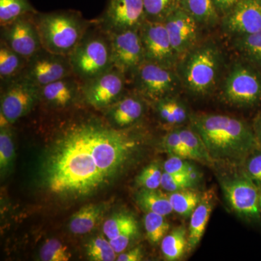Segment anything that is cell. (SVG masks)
<instances>
[{
  "mask_svg": "<svg viewBox=\"0 0 261 261\" xmlns=\"http://www.w3.org/2000/svg\"><path fill=\"white\" fill-rule=\"evenodd\" d=\"M108 181L89 148L84 123L67 130L46 164L44 183L49 191L60 195H89Z\"/></svg>",
  "mask_w": 261,
  "mask_h": 261,
  "instance_id": "1",
  "label": "cell"
},
{
  "mask_svg": "<svg viewBox=\"0 0 261 261\" xmlns=\"http://www.w3.org/2000/svg\"><path fill=\"white\" fill-rule=\"evenodd\" d=\"M190 126L200 136L214 163L241 166L254 149L259 147L252 126L228 115H191Z\"/></svg>",
  "mask_w": 261,
  "mask_h": 261,
  "instance_id": "2",
  "label": "cell"
},
{
  "mask_svg": "<svg viewBox=\"0 0 261 261\" xmlns=\"http://www.w3.org/2000/svg\"><path fill=\"white\" fill-rule=\"evenodd\" d=\"M224 53L212 42L197 43L179 58L176 71L181 87L194 97L208 96L221 84L224 75Z\"/></svg>",
  "mask_w": 261,
  "mask_h": 261,
  "instance_id": "3",
  "label": "cell"
},
{
  "mask_svg": "<svg viewBox=\"0 0 261 261\" xmlns=\"http://www.w3.org/2000/svg\"><path fill=\"white\" fill-rule=\"evenodd\" d=\"M43 49L68 56L84 37L92 21L73 10L33 15Z\"/></svg>",
  "mask_w": 261,
  "mask_h": 261,
  "instance_id": "4",
  "label": "cell"
},
{
  "mask_svg": "<svg viewBox=\"0 0 261 261\" xmlns=\"http://www.w3.org/2000/svg\"><path fill=\"white\" fill-rule=\"evenodd\" d=\"M73 74L86 82L113 68L109 34L92 21L84 37L69 56Z\"/></svg>",
  "mask_w": 261,
  "mask_h": 261,
  "instance_id": "5",
  "label": "cell"
},
{
  "mask_svg": "<svg viewBox=\"0 0 261 261\" xmlns=\"http://www.w3.org/2000/svg\"><path fill=\"white\" fill-rule=\"evenodd\" d=\"M221 83L223 102L237 108L261 104V70L245 61L234 62Z\"/></svg>",
  "mask_w": 261,
  "mask_h": 261,
  "instance_id": "6",
  "label": "cell"
},
{
  "mask_svg": "<svg viewBox=\"0 0 261 261\" xmlns=\"http://www.w3.org/2000/svg\"><path fill=\"white\" fill-rule=\"evenodd\" d=\"M221 190L231 210L248 222H260V190L243 170L220 176Z\"/></svg>",
  "mask_w": 261,
  "mask_h": 261,
  "instance_id": "7",
  "label": "cell"
},
{
  "mask_svg": "<svg viewBox=\"0 0 261 261\" xmlns=\"http://www.w3.org/2000/svg\"><path fill=\"white\" fill-rule=\"evenodd\" d=\"M132 77L139 93L154 101L173 95L181 87L176 69L152 62L144 61Z\"/></svg>",
  "mask_w": 261,
  "mask_h": 261,
  "instance_id": "8",
  "label": "cell"
},
{
  "mask_svg": "<svg viewBox=\"0 0 261 261\" xmlns=\"http://www.w3.org/2000/svg\"><path fill=\"white\" fill-rule=\"evenodd\" d=\"M1 95V118L14 123L32 111L40 99V87L23 75L3 82Z\"/></svg>",
  "mask_w": 261,
  "mask_h": 261,
  "instance_id": "9",
  "label": "cell"
},
{
  "mask_svg": "<svg viewBox=\"0 0 261 261\" xmlns=\"http://www.w3.org/2000/svg\"><path fill=\"white\" fill-rule=\"evenodd\" d=\"M97 21L108 33L139 30L146 21L143 0H108Z\"/></svg>",
  "mask_w": 261,
  "mask_h": 261,
  "instance_id": "10",
  "label": "cell"
},
{
  "mask_svg": "<svg viewBox=\"0 0 261 261\" xmlns=\"http://www.w3.org/2000/svg\"><path fill=\"white\" fill-rule=\"evenodd\" d=\"M39 87L74 75L68 56L41 49L28 59L23 73Z\"/></svg>",
  "mask_w": 261,
  "mask_h": 261,
  "instance_id": "11",
  "label": "cell"
},
{
  "mask_svg": "<svg viewBox=\"0 0 261 261\" xmlns=\"http://www.w3.org/2000/svg\"><path fill=\"white\" fill-rule=\"evenodd\" d=\"M140 34L146 61L176 69L179 58L163 22L146 20L140 27Z\"/></svg>",
  "mask_w": 261,
  "mask_h": 261,
  "instance_id": "12",
  "label": "cell"
},
{
  "mask_svg": "<svg viewBox=\"0 0 261 261\" xmlns=\"http://www.w3.org/2000/svg\"><path fill=\"white\" fill-rule=\"evenodd\" d=\"M108 34L111 39L113 67L126 76H132L145 61L140 29Z\"/></svg>",
  "mask_w": 261,
  "mask_h": 261,
  "instance_id": "13",
  "label": "cell"
},
{
  "mask_svg": "<svg viewBox=\"0 0 261 261\" xmlns=\"http://www.w3.org/2000/svg\"><path fill=\"white\" fill-rule=\"evenodd\" d=\"M126 75L116 68L92 80L82 82V93L94 108L108 107L119 99L124 91Z\"/></svg>",
  "mask_w": 261,
  "mask_h": 261,
  "instance_id": "14",
  "label": "cell"
},
{
  "mask_svg": "<svg viewBox=\"0 0 261 261\" xmlns=\"http://www.w3.org/2000/svg\"><path fill=\"white\" fill-rule=\"evenodd\" d=\"M34 14L24 15L1 27V40L27 59L42 49L39 33L33 19Z\"/></svg>",
  "mask_w": 261,
  "mask_h": 261,
  "instance_id": "15",
  "label": "cell"
},
{
  "mask_svg": "<svg viewBox=\"0 0 261 261\" xmlns=\"http://www.w3.org/2000/svg\"><path fill=\"white\" fill-rule=\"evenodd\" d=\"M225 34L232 38L253 34L261 29V0H242L221 18Z\"/></svg>",
  "mask_w": 261,
  "mask_h": 261,
  "instance_id": "16",
  "label": "cell"
},
{
  "mask_svg": "<svg viewBox=\"0 0 261 261\" xmlns=\"http://www.w3.org/2000/svg\"><path fill=\"white\" fill-rule=\"evenodd\" d=\"M163 23L178 58L197 44L200 25L181 8L175 10Z\"/></svg>",
  "mask_w": 261,
  "mask_h": 261,
  "instance_id": "17",
  "label": "cell"
},
{
  "mask_svg": "<svg viewBox=\"0 0 261 261\" xmlns=\"http://www.w3.org/2000/svg\"><path fill=\"white\" fill-rule=\"evenodd\" d=\"M80 94H83L82 82L75 75L40 87V99L56 108L67 107Z\"/></svg>",
  "mask_w": 261,
  "mask_h": 261,
  "instance_id": "18",
  "label": "cell"
},
{
  "mask_svg": "<svg viewBox=\"0 0 261 261\" xmlns=\"http://www.w3.org/2000/svg\"><path fill=\"white\" fill-rule=\"evenodd\" d=\"M214 205V191L208 190L202 193L200 202L190 216L187 249L188 253L193 251L198 246L203 238Z\"/></svg>",
  "mask_w": 261,
  "mask_h": 261,
  "instance_id": "19",
  "label": "cell"
},
{
  "mask_svg": "<svg viewBox=\"0 0 261 261\" xmlns=\"http://www.w3.org/2000/svg\"><path fill=\"white\" fill-rule=\"evenodd\" d=\"M145 106L140 97L127 96L118 99L110 112L114 124L123 128L133 124L143 115Z\"/></svg>",
  "mask_w": 261,
  "mask_h": 261,
  "instance_id": "20",
  "label": "cell"
},
{
  "mask_svg": "<svg viewBox=\"0 0 261 261\" xmlns=\"http://www.w3.org/2000/svg\"><path fill=\"white\" fill-rule=\"evenodd\" d=\"M155 102L160 119L166 124L176 128L190 121L191 115L189 113L186 105L174 94L161 98Z\"/></svg>",
  "mask_w": 261,
  "mask_h": 261,
  "instance_id": "21",
  "label": "cell"
},
{
  "mask_svg": "<svg viewBox=\"0 0 261 261\" xmlns=\"http://www.w3.org/2000/svg\"><path fill=\"white\" fill-rule=\"evenodd\" d=\"M180 8L195 19L197 23L205 27L216 25L221 17L215 8L213 0H179Z\"/></svg>",
  "mask_w": 261,
  "mask_h": 261,
  "instance_id": "22",
  "label": "cell"
},
{
  "mask_svg": "<svg viewBox=\"0 0 261 261\" xmlns=\"http://www.w3.org/2000/svg\"><path fill=\"white\" fill-rule=\"evenodd\" d=\"M28 59L8 47L3 41L0 43V79L1 82L13 80L23 73Z\"/></svg>",
  "mask_w": 261,
  "mask_h": 261,
  "instance_id": "23",
  "label": "cell"
},
{
  "mask_svg": "<svg viewBox=\"0 0 261 261\" xmlns=\"http://www.w3.org/2000/svg\"><path fill=\"white\" fill-rule=\"evenodd\" d=\"M188 249V233L184 226L173 228L161 241V251L168 261L180 260Z\"/></svg>",
  "mask_w": 261,
  "mask_h": 261,
  "instance_id": "24",
  "label": "cell"
},
{
  "mask_svg": "<svg viewBox=\"0 0 261 261\" xmlns=\"http://www.w3.org/2000/svg\"><path fill=\"white\" fill-rule=\"evenodd\" d=\"M233 45L243 61L261 70V29L253 34L233 38Z\"/></svg>",
  "mask_w": 261,
  "mask_h": 261,
  "instance_id": "25",
  "label": "cell"
},
{
  "mask_svg": "<svg viewBox=\"0 0 261 261\" xmlns=\"http://www.w3.org/2000/svg\"><path fill=\"white\" fill-rule=\"evenodd\" d=\"M137 201L142 210L146 212L167 216L173 212L168 196L157 190L142 189L137 196Z\"/></svg>",
  "mask_w": 261,
  "mask_h": 261,
  "instance_id": "26",
  "label": "cell"
},
{
  "mask_svg": "<svg viewBox=\"0 0 261 261\" xmlns=\"http://www.w3.org/2000/svg\"><path fill=\"white\" fill-rule=\"evenodd\" d=\"M174 128L191 152L193 161H198L204 164H214V161L211 159L203 141L191 126H181Z\"/></svg>",
  "mask_w": 261,
  "mask_h": 261,
  "instance_id": "27",
  "label": "cell"
},
{
  "mask_svg": "<svg viewBox=\"0 0 261 261\" xmlns=\"http://www.w3.org/2000/svg\"><path fill=\"white\" fill-rule=\"evenodd\" d=\"M101 208L96 205H87L77 211L70 221V231L75 234H84L92 231L97 224Z\"/></svg>",
  "mask_w": 261,
  "mask_h": 261,
  "instance_id": "28",
  "label": "cell"
},
{
  "mask_svg": "<svg viewBox=\"0 0 261 261\" xmlns=\"http://www.w3.org/2000/svg\"><path fill=\"white\" fill-rule=\"evenodd\" d=\"M173 212L189 217L200 202L202 194L195 189H186L180 191L170 192L168 195Z\"/></svg>",
  "mask_w": 261,
  "mask_h": 261,
  "instance_id": "29",
  "label": "cell"
},
{
  "mask_svg": "<svg viewBox=\"0 0 261 261\" xmlns=\"http://www.w3.org/2000/svg\"><path fill=\"white\" fill-rule=\"evenodd\" d=\"M37 12L29 0H0V24L2 27Z\"/></svg>",
  "mask_w": 261,
  "mask_h": 261,
  "instance_id": "30",
  "label": "cell"
},
{
  "mask_svg": "<svg viewBox=\"0 0 261 261\" xmlns=\"http://www.w3.org/2000/svg\"><path fill=\"white\" fill-rule=\"evenodd\" d=\"M146 20L163 22L180 8L179 0H143Z\"/></svg>",
  "mask_w": 261,
  "mask_h": 261,
  "instance_id": "31",
  "label": "cell"
},
{
  "mask_svg": "<svg viewBox=\"0 0 261 261\" xmlns=\"http://www.w3.org/2000/svg\"><path fill=\"white\" fill-rule=\"evenodd\" d=\"M165 217L166 216L155 213L147 212L146 214L144 224L147 238L151 243L159 244L167 234L170 225Z\"/></svg>",
  "mask_w": 261,
  "mask_h": 261,
  "instance_id": "32",
  "label": "cell"
},
{
  "mask_svg": "<svg viewBox=\"0 0 261 261\" xmlns=\"http://www.w3.org/2000/svg\"><path fill=\"white\" fill-rule=\"evenodd\" d=\"M87 253L91 260L113 261L116 260V252L110 241L103 237L92 239L87 246Z\"/></svg>",
  "mask_w": 261,
  "mask_h": 261,
  "instance_id": "33",
  "label": "cell"
},
{
  "mask_svg": "<svg viewBox=\"0 0 261 261\" xmlns=\"http://www.w3.org/2000/svg\"><path fill=\"white\" fill-rule=\"evenodd\" d=\"M135 224H137V221L130 215L126 214L115 215L104 223L103 232L108 240H112L118 237L126 228Z\"/></svg>",
  "mask_w": 261,
  "mask_h": 261,
  "instance_id": "34",
  "label": "cell"
},
{
  "mask_svg": "<svg viewBox=\"0 0 261 261\" xmlns=\"http://www.w3.org/2000/svg\"><path fill=\"white\" fill-rule=\"evenodd\" d=\"M70 257L68 247L56 239L48 240L40 250V258L44 261H68Z\"/></svg>",
  "mask_w": 261,
  "mask_h": 261,
  "instance_id": "35",
  "label": "cell"
},
{
  "mask_svg": "<svg viewBox=\"0 0 261 261\" xmlns=\"http://www.w3.org/2000/svg\"><path fill=\"white\" fill-rule=\"evenodd\" d=\"M162 144L163 148L171 155H176L188 161H193L191 152L180 138L174 128L163 137Z\"/></svg>",
  "mask_w": 261,
  "mask_h": 261,
  "instance_id": "36",
  "label": "cell"
},
{
  "mask_svg": "<svg viewBox=\"0 0 261 261\" xmlns=\"http://www.w3.org/2000/svg\"><path fill=\"white\" fill-rule=\"evenodd\" d=\"M241 166L244 173L261 190V147L254 149Z\"/></svg>",
  "mask_w": 261,
  "mask_h": 261,
  "instance_id": "37",
  "label": "cell"
},
{
  "mask_svg": "<svg viewBox=\"0 0 261 261\" xmlns=\"http://www.w3.org/2000/svg\"><path fill=\"white\" fill-rule=\"evenodd\" d=\"M163 172L157 163L148 165L137 176V184L142 189L157 190L161 184Z\"/></svg>",
  "mask_w": 261,
  "mask_h": 261,
  "instance_id": "38",
  "label": "cell"
},
{
  "mask_svg": "<svg viewBox=\"0 0 261 261\" xmlns=\"http://www.w3.org/2000/svg\"><path fill=\"white\" fill-rule=\"evenodd\" d=\"M14 145L12 134L7 126L1 127L0 132V167L1 169L9 167L14 159Z\"/></svg>",
  "mask_w": 261,
  "mask_h": 261,
  "instance_id": "39",
  "label": "cell"
},
{
  "mask_svg": "<svg viewBox=\"0 0 261 261\" xmlns=\"http://www.w3.org/2000/svg\"><path fill=\"white\" fill-rule=\"evenodd\" d=\"M161 187L169 193L186 190V189H195L191 182L189 181L185 173L171 174V173L163 172Z\"/></svg>",
  "mask_w": 261,
  "mask_h": 261,
  "instance_id": "40",
  "label": "cell"
},
{
  "mask_svg": "<svg viewBox=\"0 0 261 261\" xmlns=\"http://www.w3.org/2000/svg\"><path fill=\"white\" fill-rule=\"evenodd\" d=\"M138 226L135 224L126 228L116 238L110 240V243L116 253H122L129 245L130 242L137 236Z\"/></svg>",
  "mask_w": 261,
  "mask_h": 261,
  "instance_id": "41",
  "label": "cell"
},
{
  "mask_svg": "<svg viewBox=\"0 0 261 261\" xmlns=\"http://www.w3.org/2000/svg\"><path fill=\"white\" fill-rule=\"evenodd\" d=\"M190 163H191L189 162L188 160L176 155H171V157L163 163V170L164 172L171 174L185 173Z\"/></svg>",
  "mask_w": 261,
  "mask_h": 261,
  "instance_id": "42",
  "label": "cell"
},
{
  "mask_svg": "<svg viewBox=\"0 0 261 261\" xmlns=\"http://www.w3.org/2000/svg\"><path fill=\"white\" fill-rule=\"evenodd\" d=\"M242 0H213L215 8L221 18L227 14Z\"/></svg>",
  "mask_w": 261,
  "mask_h": 261,
  "instance_id": "43",
  "label": "cell"
},
{
  "mask_svg": "<svg viewBox=\"0 0 261 261\" xmlns=\"http://www.w3.org/2000/svg\"><path fill=\"white\" fill-rule=\"evenodd\" d=\"M143 259V252L140 247H136L129 251L120 254L118 261H140Z\"/></svg>",
  "mask_w": 261,
  "mask_h": 261,
  "instance_id": "44",
  "label": "cell"
},
{
  "mask_svg": "<svg viewBox=\"0 0 261 261\" xmlns=\"http://www.w3.org/2000/svg\"><path fill=\"white\" fill-rule=\"evenodd\" d=\"M185 175H186L189 181L191 182L195 189L201 183L202 175H201L200 170L195 167V166H194L192 163H190L188 169L187 170L186 173H185Z\"/></svg>",
  "mask_w": 261,
  "mask_h": 261,
  "instance_id": "45",
  "label": "cell"
},
{
  "mask_svg": "<svg viewBox=\"0 0 261 261\" xmlns=\"http://www.w3.org/2000/svg\"><path fill=\"white\" fill-rule=\"evenodd\" d=\"M252 126L253 128L254 133H255L257 144H258L259 147H261V111L255 117Z\"/></svg>",
  "mask_w": 261,
  "mask_h": 261,
  "instance_id": "46",
  "label": "cell"
},
{
  "mask_svg": "<svg viewBox=\"0 0 261 261\" xmlns=\"http://www.w3.org/2000/svg\"><path fill=\"white\" fill-rule=\"evenodd\" d=\"M259 208H260L261 215V190H260V194H259Z\"/></svg>",
  "mask_w": 261,
  "mask_h": 261,
  "instance_id": "47",
  "label": "cell"
}]
</instances>
